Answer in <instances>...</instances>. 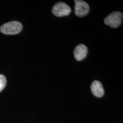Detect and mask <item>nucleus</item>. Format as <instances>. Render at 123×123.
Masks as SVG:
<instances>
[{"label": "nucleus", "mask_w": 123, "mask_h": 123, "mask_svg": "<svg viewBox=\"0 0 123 123\" xmlns=\"http://www.w3.org/2000/svg\"><path fill=\"white\" fill-rule=\"evenodd\" d=\"M22 29L21 23L18 21H12L3 25L0 28V31L6 35H14L19 33Z\"/></svg>", "instance_id": "1"}, {"label": "nucleus", "mask_w": 123, "mask_h": 123, "mask_svg": "<svg viewBox=\"0 0 123 123\" xmlns=\"http://www.w3.org/2000/svg\"><path fill=\"white\" fill-rule=\"evenodd\" d=\"M123 13L119 12H115L110 14L104 19V23L112 28H117L122 22Z\"/></svg>", "instance_id": "2"}, {"label": "nucleus", "mask_w": 123, "mask_h": 123, "mask_svg": "<svg viewBox=\"0 0 123 123\" xmlns=\"http://www.w3.org/2000/svg\"><path fill=\"white\" fill-rule=\"evenodd\" d=\"M71 12V9L68 5L64 2H58L52 9V13L56 17H63L68 15Z\"/></svg>", "instance_id": "3"}, {"label": "nucleus", "mask_w": 123, "mask_h": 123, "mask_svg": "<svg viewBox=\"0 0 123 123\" xmlns=\"http://www.w3.org/2000/svg\"><path fill=\"white\" fill-rule=\"evenodd\" d=\"M75 13L77 16L82 17L88 13L90 7L85 1L76 0L75 1Z\"/></svg>", "instance_id": "4"}, {"label": "nucleus", "mask_w": 123, "mask_h": 123, "mask_svg": "<svg viewBox=\"0 0 123 123\" xmlns=\"http://www.w3.org/2000/svg\"><path fill=\"white\" fill-rule=\"evenodd\" d=\"M87 53H88L87 47L84 44H80L75 47L74 54L76 61H81L86 57Z\"/></svg>", "instance_id": "5"}, {"label": "nucleus", "mask_w": 123, "mask_h": 123, "mask_svg": "<svg viewBox=\"0 0 123 123\" xmlns=\"http://www.w3.org/2000/svg\"><path fill=\"white\" fill-rule=\"evenodd\" d=\"M91 90L92 94L97 98H101L104 95V91L103 87L99 81H93L91 86Z\"/></svg>", "instance_id": "6"}, {"label": "nucleus", "mask_w": 123, "mask_h": 123, "mask_svg": "<svg viewBox=\"0 0 123 123\" xmlns=\"http://www.w3.org/2000/svg\"><path fill=\"white\" fill-rule=\"evenodd\" d=\"M6 84V79L4 75H0V92L4 90Z\"/></svg>", "instance_id": "7"}]
</instances>
